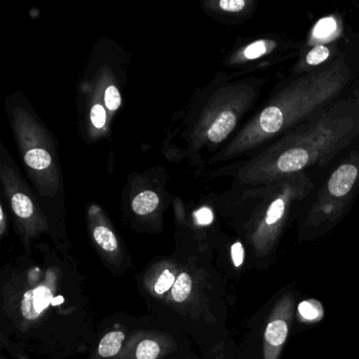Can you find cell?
Instances as JSON below:
<instances>
[{"label": "cell", "mask_w": 359, "mask_h": 359, "mask_svg": "<svg viewBox=\"0 0 359 359\" xmlns=\"http://www.w3.org/2000/svg\"><path fill=\"white\" fill-rule=\"evenodd\" d=\"M159 205V197L152 191L140 193L132 203V209L138 215H147L155 211Z\"/></svg>", "instance_id": "8"}, {"label": "cell", "mask_w": 359, "mask_h": 359, "mask_svg": "<svg viewBox=\"0 0 359 359\" xmlns=\"http://www.w3.org/2000/svg\"><path fill=\"white\" fill-rule=\"evenodd\" d=\"M123 339H125V334L123 332H111L107 334L98 346V353L100 356L107 358V357L116 355L121 350Z\"/></svg>", "instance_id": "9"}, {"label": "cell", "mask_w": 359, "mask_h": 359, "mask_svg": "<svg viewBox=\"0 0 359 359\" xmlns=\"http://www.w3.org/2000/svg\"><path fill=\"white\" fill-rule=\"evenodd\" d=\"M62 302H64V299H62V297H57V298H54L53 302H52V304H58Z\"/></svg>", "instance_id": "24"}, {"label": "cell", "mask_w": 359, "mask_h": 359, "mask_svg": "<svg viewBox=\"0 0 359 359\" xmlns=\"http://www.w3.org/2000/svg\"><path fill=\"white\" fill-rule=\"evenodd\" d=\"M330 55H331V49L327 46L318 45L313 48L304 58V62L309 67H318L323 66V64H327L329 60Z\"/></svg>", "instance_id": "13"}, {"label": "cell", "mask_w": 359, "mask_h": 359, "mask_svg": "<svg viewBox=\"0 0 359 359\" xmlns=\"http://www.w3.org/2000/svg\"><path fill=\"white\" fill-rule=\"evenodd\" d=\"M104 104L110 111L118 110L121 104V96L118 89L114 86H109L104 92Z\"/></svg>", "instance_id": "17"}, {"label": "cell", "mask_w": 359, "mask_h": 359, "mask_svg": "<svg viewBox=\"0 0 359 359\" xmlns=\"http://www.w3.org/2000/svg\"><path fill=\"white\" fill-rule=\"evenodd\" d=\"M231 256L235 266H241L245 258V249L239 241L235 243L231 248Z\"/></svg>", "instance_id": "22"}, {"label": "cell", "mask_w": 359, "mask_h": 359, "mask_svg": "<svg viewBox=\"0 0 359 359\" xmlns=\"http://www.w3.org/2000/svg\"><path fill=\"white\" fill-rule=\"evenodd\" d=\"M335 20L332 18H325V20H321L315 27L314 36L317 39H325V37L330 36L335 31Z\"/></svg>", "instance_id": "18"}, {"label": "cell", "mask_w": 359, "mask_h": 359, "mask_svg": "<svg viewBox=\"0 0 359 359\" xmlns=\"http://www.w3.org/2000/svg\"><path fill=\"white\" fill-rule=\"evenodd\" d=\"M359 135V104L336 100L315 116L283 134L245 167L239 178L250 186H268L325 165Z\"/></svg>", "instance_id": "1"}, {"label": "cell", "mask_w": 359, "mask_h": 359, "mask_svg": "<svg viewBox=\"0 0 359 359\" xmlns=\"http://www.w3.org/2000/svg\"><path fill=\"white\" fill-rule=\"evenodd\" d=\"M249 3L245 0H222L218 3V7L220 10L229 13H238V12L243 11L247 8Z\"/></svg>", "instance_id": "20"}, {"label": "cell", "mask_w": 359, "mask_h": 359, "mask_svg": "<svg viewBox=\"0 0 359 359\" xmlns=\"http://www.w3.org/2000/svg\"><path fill=\"white\" fill-rule=\"evenodd\" d=\"M269 43L266 41H258L255 43H251L245 48L243 51V56L247 60H256V58L262 57V55L268 51Z\"/></svg>", "instance_id": "16"}, {"label": "cell", "mask_w": 359, "mask_h": 359, "mask_svg": "<svg viewBox=\"0 0 359 359\" xmlns=\"http://www.w3.org/2000/svg\"><path fill=\"white\" fill-rule=\"evenodd\" d=\"M192 291V278L187 273H182L176 279L172 287V296L177 302H182L189 297Z\"/></svg>", "instance_id": "12"}, {"label": "cell", "mask_w": 359, "mask_h": 359, "mask_svg": "<svg viewBox=\"0 0 359 359\" xmlns=\"http://www.w3.org/2000/svg\"><path fill=\"white\" fill-rule=\"evenodd\" d=\"M94 239L97 245L108 252H114L118 247L114 233L104 226H97L94 229Z\"/></svg>", "instance_id": "11"}, {"label": "cell", "mask_w": 359, "mask_h": 359, "mask_svg": "<svg viewBox=\"0 0 359 359\" xmlns=\"http://www.w3.org/2000/svg\"><path fill=\"white\" fill-rule=\"evenodd\" d=\"M352 79L346 60H331L273 95L224 151L236 156L283 136L336 102Z\"/></svg>", "instance_id": "2"}, {"label": "cell", "mask_w": 359, "mask_h": 359, "mask_svg": "<svg viewBox=\"0 0 359 359\" xmlns=\"http://www.w3.org/2000/svg\"><path fill=\"white\" fill-rule=\"evenodd\" d=\"M53 293L46 285H39L25 294L22 312L28 319H35L53 302Z\"/></svg>", "instance_id": "5"}, {"label": "cell", "mask_w": 359, "mask_h": 359, "mask_svg": "<svg viewBox=\"0 0 359 359\" xmlns=\"http://www.w3.org/2000/svg\"><path fill=\"white\" fill-rule=\"evenodd\" d=\"M298 312L306 320H315L320 316L321 310L317 308L315 302L304 300V302H300L299 306H298Z\"/></svg>", "instance_id": "19"}, {"label": "cell", "mask_w": 359, "mask_h": 359, "mask_svg": "<svg viewBox=\"0 0 359 359\" xmlns=\"http://www.w3.org/2000/svg\"><path fill=\"white\" fill-rule=\"evenodd\" d=\"M161 353V346L154 340L146 339L138 344L136 350L137 359H156Z\"/></svg>", "instance_id": "14"}, {"label": "cell", "mask_w": 359, "mask_h": 359, "mask_svg": "<svg viewBox=\"0 0 359 359\" xmlns=\"http://www.w3.org/2000/svg\"><path fill=\"white\" fill-rule=\"evenodd\" d=\"M287 321L281 317H273L264 332L266 350L278 351L287 339Z\"/></svg>", "instance_id": "6"}, {"label": "cell", "mask_w": 359, "mask_h": 359, "mask_svg": "<svg viewBox=\"0 0 359 359\" xmlns=\"http://www.w3.org/2000/svg\"><path fill=\"white\" fill-rule=\"evenodd\" d=\"M25 163L35 171H46L52 165V156L41 147H32L25 154Z\"/></svg>", "instance_id": "7"}, {"label": "cell", "mask_w": 359, "mask_h": 359, "mask_svg": "<svg viewBox=\"0 0 359 359\" xmlns=\"http://www.w3.org/2000/svg\"><path fill=\"white\" fill-rule=\"evenodd\" d=\"M11 205L14 213L22 219L32 217L34 214V205H33L32 199L20 191H16L11 195Z\"/></svg>", "instance_id": "10"}, {"label": "cell", "mask_w": 359, "mask_h": 359, "mask_svg": "<svg viewBox=\"0 0 359 359\" xmlns=\"http://www.w3.org/2000/svg\"><path fill=\"white\" fill-rule=\"evenodd\" d=\"M255 89L249 85H238L222 90L217 102L205 119V136L212 144L224 142L236 127L241 115L255 100Z\"/></svg>", "instance_id": "3"}, {"label": "cell", "mask_w": 359, "mask_h": 359, "mask_svg": "<svg viewBox=\"0 0 359 359\" xmlns=\"http://www.w3.org/2000/svg\"><path fill=\"white\" fill-rule=\"evenodd\" d=\"M0 211H1V224H3V228H4V220H5V217H4L3 209L0 210Z\"/></svg>", "instance_id": "25"}, {"label": "cell", "mask_w": 359, "mask_h": 359, "mask_svg": "<svg viewBox=\"0 0 359 359\" xmlns=\"http://www.w3.org/2000/svg\"><path fill=\"white\" fill-rule=\"evenodd\" d=\"M359 186V151L344 159L321 187L313 207L316 217H331L341 211Z\"/></svg>", "instance_id": "4"}, {"label": "cell", "mask_w": 359, "mask_h": 359, "mask_svg": "<svg viewBox=\"0 0 359 359\" xmlns=\"http://www.w3.org/2000/svg\"><path fill=\"white\" fill-rule=\"evenodd\" d=\"M175 281V275H174L171 271H163L161 276L157 279L156 283H155V292H156L157 294L165 293V292L169 291L171 287H173Z\"/></svg>", "instance_id": "15"}, {"label": "cell", "mask_w": 359, "mask_h": 359, "mask_svg": "<svg viewBox=\"0 0 359 359\" xmlns=\"http://www.w3.org/2000/svg\"><path fill=\"white\" fill-rule=\"evenodd\" d=\"M195 217H196L197 222L203 226H207L213 222V213L209 208H203V209L198 210L195 214Z\"/></svg>", "instance_id": "23"}, {"label": "cell", "mask_w": 359, "mask_h": 359, "mask_svg": "<svg viewBox=\"0 0 359 359\" xmlns=\"http://www.w3.org/2000/svg\"><path fill=\"white\" fill-rule=\"evenodd\" d=\"M91 121L96 129H102L106 126L107 113L102 104H97L92 107Z\"/></svg>", "instance_id": "21"}]
</instances>
